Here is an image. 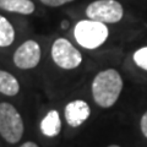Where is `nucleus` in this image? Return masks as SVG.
Here are the masks:
<instances>
[{
	"label": "nucleus",
	"instance_id": "f257e3e1",
	"mask_svg": "<svg viewBox=\"0 0 147 147\" xmlns=\"http://www.w3.org/2000/svg\"><path fill=\"white\" fill-rule=\"evenodd\" d=\"M123 90V79L115 69H107L94 76L91 85L92 97L100 108H110L117 103Z\"/></svg>",
	"mask_w": 147,
	"mask_h": 147
},
{
	"label": "nucleus",
	"instance_id": "f03ea898",
	"mask_svg": "<svg viewBox=\"0 0 147 147\" xmlns=\"http://www.w3.org/2000/svg\"><path fill=\"white\" fill-rule=\"evenodd\" d=\"M109 36V30L105 24L93 20H81L74 30L76 42L85 49H96L100 47Z\"/></svg>",
	"mask_w": 147,
	"mask_h": 147
},
{
	"label": "nucleus",
	"instance_id": "7ed1b4c3",
	"mask_svg": "<svg viewBox=\"0 0 147 147\" xmlns=\"http://www.w3.org/2000/svg\"><path fill=\"white\" fill-rule=\"evenodd\" d=\"M25 130L24 120L11 103H0V136L9 144H17Z\"/></svg>",
	"mask_w": 147,
	"mask_h": 147
},
{
	"label": "nucleus",
	"instance_id": "20e7f679",
	"mask_svg": "<svg viewBox=\"0 0 147 147\" xmlns=\"http://www.w3.org/2000/svg\"><path fill=\"white\" fill-rule=\"evenodd\" d=\"M90 20L102 24H117L124 16V9L117 0H94L86 9Z\"/></svg>",
	"mask_w": 147,
	"mask_h": 147
},
{
	"label": "nucleus",
	"instance_id": "39448f33",
	"mask_svg": "<svg viewBox=\"0 0 147 147\" xmlns=\"http://www.w3.org/2000/svg\"><path fill=\"white\" fill-rule=\"evenodd\" d=\"M52 59L55 65L64 70H72L80 66L82 63V55L71 42L65 38H58L52 45Z\"/></svg>",
	"mask_w": 147,
	"mask_h": 147
},
{
	"label": "nucleus",
	"instance_id": "423d86ee",
	"mask_svg": "<svg viewBox=\"0 0 147 147\" xmlns=\"http://www.w3.org/2000/svg\"><path fill=\"white\" fill-rule=\"evenodd\" d=\"M40 47L33 39L26 40L13 53V64L22 70L33 69L40 61Z\"/></svg>",
	"mask_w": 147,
	"mask_h": 147
},
{
	"label": "nucleus",
	"instance_id": "0eeeda50",
	"mask_svg": "<svg viewBox=\"0 0 147 147\" xmlns=\"http://www.w3.org/2000/svg\"><path fill=\"white\" fill-rule=\"evenodd\" d=\"M66 123L71 127H79L84 124L91 115V108L87 102L82 99L71 100L65 105L64 109Z\"/></svg>",
	"mask_w": 147,
	"mask_h": 147
},
{
	"label": "nucleus",
	"instance_id": "6e6552de",
	"mask_svg": "<svg viewBox=\"0 0 147 147\" xmlns=\"http://www.w3.org/2000/svg\"><path fill=\"white\" fill-rule=\"evenodd\" d=\"M40 131L47 137H55L61 131V120L57 110H49L42 121H40Z\"/></svg>",
	"mask_w": 147,
	"mask_h": 147
},
{
	"label": "nucleus",
	"instance_id": "1a4fd4ad",
	"mask_svg": "<svg viewBox=\"0 0 147 147\" xmlns=\"http://www.w3.org/2000/svg\"><path fill=\"white\" fill-rule=\"evenodd\" d=\"M0 10L21 15H31L34 12L36 6L32 0H0Z\"/></svg>",
	"mask_w": 147,
	"mask_h": 147
},
{
	"label": "nucleus",
	"instance_id": "9d476101",
	"mask_svg": "<svg viewBox=\"0 0 147 147\" xmlns=\"http://www.w3.org/2000/svg\"><path fill=\"white\" fill-rule=\"evenodd\" d=\"M20 92V84L10 72L0 70V93L13 97Z\"/></svg>",
	"mask_w": 147,
	"mask_h": 147
},
{
	"label": "nucleus",
	"instance_id": "9b49d317",
	"mask_svg": "<svg viewBox=\"0 0 147 147\" xmlns=\"http://www.w3.org/2000/svg\"><path fill=\"white\" fill-rule=\"evenodd\" d=\"M15 40V30L4 16L0 15V48L9 47Z\"/></svg>",
	"mask_w": 147,
	"mask_h": 147
},
{
	"label": "nucleus",
	"instance_id": "f8f14e48",
	"mask_svg": "<svg viewBox=\"0 0 147 147\" xmlns=\"http://www.w3.org/2000/svg\"><path fill=\"white\" fill-rule=\"evenodd\" d=\"M134 61L139 67L147 71V47H142L134 53Z\"/></svg>",
	"mask_w": 147,
	"mask_h": 147
},
{
	"label": "nucleus",
	"instance_id": "ddd939ff",
	"mask_svg": "<svg viewBox=\"0 0 147 147\" xmlns=\"http://www.w3.org/2000/svg\"><path fill=\"white\" fill-rule=\"evenodd\" d=\"M42 4L47 6H52V7H58V6H61V5H65L67 3H71L74 0H39Z\"/></svg>",
	"mask_w": 147,
	"mask_h": 147
},
{
	"label": "nucleus",
	"instance_id": "4468645a",
	"mask_svg": "<svg viewBox=\"0 0 147 147\" xmlns=\"http://www.w3.org/2000/svg\"><path fill=\"white\" fill-rule=\"evenodd\" d=\"M140 127H141V132L144 134V136L147 137V112L141 117Z\"/></svg>",
	"mask_w": 147,
	"mask_h": 147
},
{
	"label": "nucleus",
	"instance_id": "2eb2a0df",
	"mask_svg": "<svg viewBox=\"0 0 147 147\" xmlns=\"http://www.w3.org/2000/svg\"><path fill=\"white\" fill-rule=\"evenodd\" d=\"M20 147H39L38 145L36 144V142H32V141H27L25 144H22Z\"/></svg>",
	"mask_w": 147,
	"mask_h": 147
},
{
	"label": "nucleus",
	"instance_id": "dca6fc26",
	"mask_svg": "<svg viewBox=\"0 0 147 147\" xmlns=\"http://www.w3.org/2000/svg\"><path fill=\"white\" fill-rule=\"evenodd\" d=\"M67 22H63V24H61V27H63V28H65V27H67Z\"/></svg>",
	"mask_w": 147,
	"mask_h": 147
},
{
	"label": "nucleus",
	"instance_id": "f3484780",
	"mask_svg": "<svg viewBox=\"0 0 147 147\" xmlns=\"http://www.w3.org/2000/svg\"><path fill=\"white\" fill-rule=\"evenodd\" d=\"M108 147H120V146H118V145H110V146H108Z\"/></svg>",
	"mask_w": 147,
	"mask_h": 147
}]
</instances>
